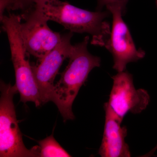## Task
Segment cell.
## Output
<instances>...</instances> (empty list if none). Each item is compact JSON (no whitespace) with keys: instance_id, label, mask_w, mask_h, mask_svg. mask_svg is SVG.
<instances>
[{"instance_id":"8","label":"cell","mask_w":157,"mask_h":157,"mask_svg":"<svg viewBox=\"0 0 157 157\" xmlns=\"http://www.w3.org/2000/svg\"><path fill=\"white\" fill-rule=\"evenodd\" d=\"M113 85L108 103L121 118L123 119L128 113L138 114L146 109L150 98L146 90L136 89L133 76L125 71L118 72L112 76Z\"/></svg>"},{"instance_id":"3","label":"cell","mask_w":157,"mask_h":157,"mask_svg":"<svg viewBox=\"0 0 157 157\" xmlns=\"http://www.w3.org/2000/svg\"><path fill=\"white\" fill-rule=\"evenodd\" d=\"M2 29L9 39L11 60L14 66L15 86L20 96V101L25 104L33 102L36 107L41 106L40 95L34 79L32 65L27 56L20 33V16L13 13L5 15L1 20Z\"/></svg>"},{"instance_id":"11","label":"cell","mask_w":157,"mask_h":157,"mask_svg":"<svg viewBox=\"0 0 157 157\" xmlns=\"http://www.w3.org/2000/svg\"><path fill=\"white\" fill-rule=\"evenodd\" d=\"M40 0H13L10 11H18L24 12L34 8Z\"/></svg>"},{"instance_id":"13","label":"cell","mask_w":157,"mask_h":157,"mask_svg":"<svg viewBox=\"0 0 157 157\" xmlns=\"http://www.w3.org/2000/svg\"><path fill=\"white\" fill-rule=\"evenodd\" d=\"M157 149V145L152 150L148 152V153L147 154L145 155V156H144V157H150L151 156V155H153L154 153L155 152V151Z\"/></svg>"},{"instance_id":"4","label":"cell","mask_w":157,"mask_h":157,"mask_svg":"<svg viewBox=\"0 0 157 157\" xmlns=\"http://www.w3.org/2000/svg\"><path fill=\"white\" fill-rule=\"evenodd\" d=\"M0 90V157H40L38 145L28 149L24 144L13 102L16 86L1 81Z\"/></svg>"},{"instance_id":"10","label":"cell","mask_w":157,"mask_h":157,"mask_svg":"<svg viewBox=\"0 0 157 157\" xmlns=\"http://www.w3.org/2000/svg\"><path fill=\"white\" fill-rule=\"evenodd\" d=\"M40 157H69L71 155L63 148L53 134L38 142Z\"/></svg>"},{"instance_id":"14","label":"cell","mask_w":157,"mask_h":157,"mask_svg":"<svg viewBox=\"0 0 157 157\" xmlns=\"http://www.w3.org/2000/svg\"><path fill=\"white\" fill-rule=\"evenodd\" d=\"M156 3H157V0H156Z\"/></svg>"},{"instance_id":"2","label":"cell","mask_w":157,"mask_h":157,"mask_svg":"<svg viewBox=\"0 0 157 157\" xmlns=\"http://www.w3.org/2000/svg\"><path fill=\"white\" fill-rule=\"evenodd\" d=\"M89 41V37L86 36L82 42L73 45L68 64L54 87L52 101L56 105L64 121L74 119L73 102L91 71L101 66V58L88 50Z\"/></svg>"},{"instance_id":"12","label":"cell","mask_w":157,"mask_h":157,"mask_svg":"<svg viewBox=\"0 0 157 157\" xmlns=\"http://www.w3.org/2000/svg\"><path fill=\"white\" fill-rule=\"evenodd\" d=\"M128 0H97V11H101L104 7L108 6H118L122 10L123 14L126 10V6Z\"/></svg>"},{"instance_id":"9","label":"cell","mask_w":157,"mask_h":157,"mask_svg":"<svg viewBox=\"0 0 157 157\" xmlns=\"http://www.w3.org/2000/svg\"><path fill=\"white\" fill-rule=\"evenodd\" d=\"M105 123L99 154L102 157L131 156L128 145L125 142L127 128L121 126L122 119L118 116L108 102L104 104Z\"/></svg>"},{"instance_id":"6","label":"cell","mask_w":157,"mask_h":157,"mask_svg":"<svg viewBox=\"0 0 157 157\" xmlns=\"http://www.w3.org/2000/svg\"><path fill=\"white\" fill-rule=\"evenodd\" d=\"M107 10L112 16L110 36L104 47L112 54L113 67L118 72L125 71L127 65L143 58L145 52L137 49L128 27L124 21L122 10L118 6H108Z\"/></svg>"},{"instance_id":"1","label":"cell","mask_w":157,"mask_h":157,"mask_svg":"<svg viewBox=\"0 0 157 157\" xmlns=\"http://www.w3.org/2000/svg\"><path fill=\"white\" fill-rule=\"evenodd\" d=\"M34 8L48 21L58 23L70 32L90 34L93 45L104 47L109 39L111 29L106 18L111 14L108 10L88 11L60 0H40Z\"/></svg>"},{"instance_id":"7","label":"cell","mask_w":157,"mask_h":157,"mask_svg":"<svg viewBox=\"0 0 157 157\" xmlns=\"http://www.w3.org/2000/svg\"><path fill=\"white\" fill-rule=\"evenodd\" d=\"M73 33L62 35L61 41L39 63L32 65L34 79L39 90L41 105L52 101L54 80L65 59L70 57L73 45Z\"/></svg>"},{"instance_id":"5","label":"cell","mask_w":157,"mask_h":157,"mask_svg":"<svg viewBox=\"0 0 157 157\" xmlns=\"http://www.w3.org/2000/svg\"><path fill=\"white\" fill-rule=\"evenodd\" d=\"M20 16L24 21L20 25V33L26 52L40 60L58 44L62 35L52 30L48 21L34 8Z\"/></svg>"}]
</instances>
